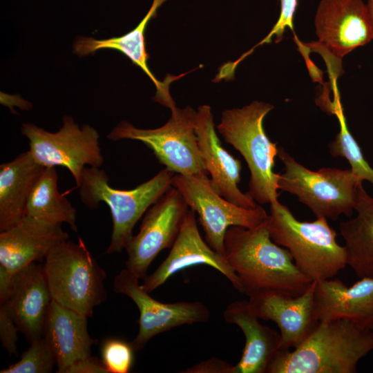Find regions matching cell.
<instances>
[{
  "instance_id": "cell-1",
  "label": "cell",
  "mask_w": 373,
  "mask_h": 373,
  "mask_svg": "<svg viewBox=\"0 0 373 373\" xmlns=\"http://www.w3.org/2000/svg\"><path fill=\"white\" fill-rule=\"evenodd\" d=\"M224 247V256L247 296L265 290L298 296L312 283L297 268L289 251L272 240L267 220L254 228L230 227Z\"/></svg>"
},
{
  "instance_id": "cell-2",
  "label": "cell",
  "mask_w": 373,
  "mask_h": 373,
  "mask_svg": "<svg viewBox=\"0 0 373 373\" xmlns=\"http://www.w3.org/2000/svg\"><path fill=\"white\" fill-rule=\"evenodd\" d=\"M372 350L370 327L347 319L318 322L291 351L278 350L266 373H354Z\"/></svg>"
},
{
  "instance_id": "cell-3",
  "label": "cell",
  "mask_w": 373,
  "mask_h": 373,
  "mask_svg": "<svg viewBox=\"0 0 373 373\" xmlns=\"http://www.w3.org/2000/svg\"><path fill=\"white\" fill-rule=\"evenodd\" d=\"M267 227L272 240L289 251L297 268L312 282L332 278L347 265L345 248L337 242L325 217L300 221L278 200L270 204Z\"/></svg>"
},
{
  "instance_id": "cell-4",
  "label": "cell",
  "mask_w": 373,
  "mask_h": 373,
  "mask_svg": "<svg viewBox=\"0 0 373 373\" xmlns=\"http://www.w3.org/2000/svg\"><path fill=\"white\" fill-rule=\"evenodd\" d=\"M266 102L254 101L242 108L224 110L216 126L224 140L237 150L250 171L247 192L259 204L278 200V173L274 172L278 148L265 133L263 120L274 109Z\"/></svg>"
},
{
  "instance_id": "cell-5",
  "label": "cell",
  "mask_w": 373,
  "mask_h": 373,
  "mask_svg": "<svg viewBox=\"0 0 373 373\" xmlns=\"http://www.w3.org/2000/svg\"><path fill=\"white\" fill-rule=\"evenodd\" d=\"M175 173L164 168L150 180L133 189L121 190L109 184L104 169L95 166L84 169L79 193L82 202L90 209H96L100 202L110 209L113 231L106 253H120L132 237L137 221L172 186Z\"/></svg>"
},
{
  "instance_id": "cell-6",
  "label": "cell",
  "mask_w": 373,
  "mask_h": 373,
  "mask_svg": "<svg viewBox=\"0 0 373 373\" xmlns=\"http://www.w3.org/2000/svg\"><path fill=\"white\" fill-rule=\"evenodd\" d=\"M44 268L52 298L80 314L91 316L106 298V274L80 237L55 246Z\"/></svg>"
},
{
  "instance_id": "cell-7",
  "label": "cell",
  "mask_w": 373,
  "mask_h": 373,
  "mask_svg": "<svg viewBox=\"0 0 373 373\" xmlns=\"http://www.w3.org/2000/svg\"><path fill=\"white\" fill-rule=\"evenodd\" d=\"M278 156L285 171L278 173V189L296 195L316 218L333 220L352 214L357 186L363 182L352 170L325 167L312 171L297 162L283 148Z\"/></svg>"
},
{
  "instance_id": "cell-8",
  "label": "cell",
  "mask_w": 373,
  "mask_h": 373,
  "mask_svg": "<svg viewBox=\"0 0 373 373\" xmlns=\"http://www.w3.org/2000/svg\"><path fill=\"white\" fill-rule=\"evenodd\" d=\"M167 122L153 129L138 128L123 120L107 135L113 141L137 140L148 146L158 162L176 174L207 178L195 131L197 111L175 107Z\"/></svg>"
},
{
  "instance_id": "cell-9",
  "label": "cell",
  "mask_w": 373,
  "mask_h": 373,
  "mask_svg": "<svg viewBox=\"0 0 373 373\" xmlns=\"http://www.w3.org/2000/svg\"><path fill=\"white\" fill-rule=\"evenodd\" d=\"M62 122V126L55 133L25 123L21 133L28 138V151L37 162L45 167L66 168L78 187L86 165L100 167L104 162L99 135L88 124L80 128L70 116H64Z\"/></svg>"
},
{
  "instance_id": "cell-10",
  "label": "cell",
  "mask_w": 373,
  "mask_h": 373,
  "mask_svg": "<svg viewBox=\"0 0 373 373\" xmlns=\"http://www.w3.org/2000/svg\"><path fill=\"white\" fill-rule=\"evenodd\" d=\"M172 186L180 192L189 209L198 213L205 241L222 256L224 254V236L230 227L254 228L268 218L260 204L245 208L220 195L211 186L209 177L175 173Z\"/></svg>"
},
{
  "instance_id": "cell-11",
  "label": "cell",
  "mask_w": 373,
  "mask_h": 373,
  "mask_svg": "<svg viewBox=\"0 0 373 373\" xmlns=\"http://www.w3.org/2000/svg\"><path fill=\"white\" fill-rule=\"evenodd\" d=\"M189 209L180 192L171 186L144 213L140 230L128 241L126 268L144 279L155 257L171 248Z\"/></svg>"
},
{
  "instance_id": "cell-12",
  "label": "cell",
  "mask_w": 373,
  "mask_h": 373,
  "mask_svg": "<svg viewBox=\"0 0 373 373\" xmlns=\"http://www.w3.org/2000/svg\"><path fill=\"white\" fill-rule=\"evenodd\" d=\"M126 268L114 278L113 290L129 297L140 312L139 331L131 343L135 351L143 349L154 336L183 325L207 322L210 311L202 302L164 303L152 298Z\"/></svg>"
},
{
  "instance_id": "cell-13",
  "label": "cell",
  "mask_w": 373,
  "mask_h": 373,
  "mask_svg": "<svg viewBox=\"0 0 373 373\" xmlns=\"http://www.w3.org/2000/svg\"><path fill=\"white\" fill-rule=\"evenodd\" d=\"M314 25L318 44L337 58L373 39L368 9L363 0H321Z\"/></svg>"
},
{
  "instance_id": "cell-14",
  "label": "cell",
  "mask_w": 373,
  "mask_h": 373,
  "mask_svg": "<svg viewBox=\"0 0 373 373\" xmlns=\"http://www.w3.org/2000/svg\"><path fill=\"white\" fill-rule=\"evenodd\" d=\"M315 282L298 296L265 290L249 296L252 312L259 319L276 324L280 334L281 350L298 345L318 323L314 304Z\"/></svg>"
},
{
  "instance_id": "cell-15",
  "label": "cell",
  "mask_w": 373,
  "mask_h": 373,
  "mask_svg": "<svg viewBox=\"0 0 373 373\" xmlns=\"http://www.w3.org/2000/svg\"><path fill=\"white\" fill-rule=\"evenodd\" d=\"M170 252L151 274L146 276L142 288L150 293L177 272L196 265L210 266L225 276L233 287L242 294L240 280L224 256L204 241L198 229L195 212L189 209Z\"/></svg>"
},
{
  "instance_id": "cell-16",
  "label": "cell",
  "mask_w": 373,
  "mask_h": 373,
  "mask_svg": "<svg viewBox=\"0 0 373 373\" xmlns=\"http://www.w3.org/2000/svg\"><path fill=\"white\" fill-rule=\"evenodd\" d=\"M195 131L204 164L210 175L213 189L228 201L245 207L254 208L258 204L238 188L241 162L222 146L215 129L213 115L208 105L197 110Z\"/></svg>"
},
{
  "instance_id": "cell-17",
  "label": "cell",
  "mask_w": 373,
  "mask_h": 373,
  "mask_svg": "<svg viewBox=\"0 0 373 373\" xmlns=\"http://www.w3.org/2000/svg\"><path fill=\"white\" fill-rule=\"evenodd\" d=\"M52 296L44 265L32 262L12 276L5 304L27 340L42 337Z\"/></svg>"
},
{
  "instance_id": "cell-18",
  "label": "cell",
  "mask_w": 373,
  "mask_h": 373,
  "mask_svg": "<svg viewBox=\"0 0 373 373\" xmlns=\"http://www.w3.org/2000/svg\"><path fill=\"white\" fill-rule=\"evenodd\" d=\"M68 237L61 224L46 222L26 215L0 233V267L13 275L45 258L55 246Z\"/></svg>"
},
{
  "instance_id": "cell-19",
  "label": "cell",
  "mask_w": 373,
  "mask_h": 373,
  "mask_svg": "<svg viewBox=\"0 0 373 373\" xmlns=\"http://www.w3.org/2000/svg\"><path fill=\"white\" fill-rule=\"evenodd\" d=\"M314 296L319 322L347 319L371 329L373 276L361 278L350 287L333 278L315 282Z\"/></svg>"
},
{
  "instance_id": "cell-20",
  "label": "cell",
  "mask_w": 373,
  "mask_h": 373,
  "mask_svg": "<svg viewBox=\"0 0 373 373\" xmlns=\"http://www.w3.org/2000/svg\"><path fill=\"white\" fill-rule=\"evenodd\" d=\"M223 318L227 323L238 326L245 338L242 356L234 365L233 373H266L269 363L280 350V332L262 325L248 300L229 303Z\"/></svg>"
},
{
  "instance_id": "cell-21",
  "label": "cell",
  "mask_w": 373,
  "mask_h": 373,
  "mask_svg": "<svg viewBox=\"0 0 373 373\" xmlns=\"http://www.w3.org/2000/svg\"><path fill=\"white\" fill-rule=\"evenodd\" d=\"M166 1L167 0H153L148 12L137 26L122 36L104 39H97L90 37H78L73 44V52L81 57L101 49H114L121 52L134 64L139 66L153 82L156 88L153 100L171 111L177 106L170 95L169 84L181 76L170 75L164 82L159 81L148 66L149 56L144 42V30L149 21L155 15L158 8Z\"/></svg>"
},
{
  "instance_id": "cell-22",
  "label": "cell",
  "mask_w": 373,
  "mask_h": 373,
  "mask_svg": "<svg viewBox=\"0 0 373 373\" xmlns=\"http://www.w3.org/2000/svg\"><path fill=\"white\" fill-rule=\"evenodd\" d=\"M87 318L52 300L44 336L56 358L59 373H66L75 361L90 355L95 343L89 335Z\"/></svg>"
},
{
  "instance_id": "cell-23",
  "label": "cell",
  "mask_w": 373,
  "mask_h": 373,
  "mask_svg": "<svg viewBox=\"0 0 373 373\" xmlns=\"http://www.w3.org/2000/svg\"><path fill=\"white\" fill-rule=\"evenodd\" d=\"M45 168L29 151L0 165V231L26 216L30 193Z\"/></svg>"
},
{
  "instance_id": "cell-24",
  "label": "cell",
  "mask_w": 373,
  "mask_h": 373,
  "mask_svg": "<svg viewBox=\"0 0 373 373\" xmlns=\"http://www.w3.org/2000/svg\"><path fill=\"white\" fill-rule=\"evenodd\" d=\"M356 216L339 225L345 241L347 265L360 278L373 276V198L357 186L354 207Z\"/></svg>"
},
{
  "instance_id": "cell-25",
  "label": "cell",
  "mask_w": 373,
  "mask_h": 373,
  "mask_svg": "<svg viewBox=\"0 0 373 373\" xmlns=\"http://www.w3.org/2000/svg\"><path fill=\"white\" fill-rule=\"evenodd\" d=\"M55 167H46L29 196L26 215L51 223H66L77 232V213L71 202L58 189Z\"/></svg>"
},
{
  "instance_id": "cell-26",
  "label": "cell",
  "mask_w": 373,
  "mask_h": 373,
  "mask_svg": "<svg viewBox=\"0 0 373 373\" xmlns=\"http://www.w3.org/2000/svg\"><path fill=\"white\" fill-rule=\"evenodd\" d=\"M335 115L339 122L340 131L329 145L330 154L334 157L345 158L351 166V170L362 181L366 180L373 186V169L365 160L360 146L350 133L343 109L339 108Z\"/></svg>"
},
{
  "instance_id": "cell-27",
  "label": "cell",
  "mask_w": 373,
  "mask_h": 373,
  "mask_svg": "<svg viewBox=\"0 0 373 373\" xmlns=\"http://www.w3.org/2000/svg\"><path fill=\"white\" fill-rule=\"evenodd\" d=\"M56 364L55 354L43 336L30 342L17 363L12 364L1 373H49Z\"/></svg>"
},
{
  "instance_id": "cell-28",
  "label": "cell",
  "mask_w": 373,
  "mask_h": 373,
  "mask_svg": "<svg viewBox=\"0 0 373 373\" xmlns=\"http://www.w3.org/2000/svg\"><path fill=\"white\" fill-rule=\"evenodd\" d=\"M134 351L131 343L108 338L102 345V361L108 373H128L133 365Z\"/></svg>"
},
{
  "instance_id": "cell-29",
  "label": "cell",
  "mask_w": 373,
  "mask_h": 373,
  "mask_svg": "<svg viewBox=\"0 0 373 373\" xmlns=\"http://www.w3.org/2000/svg\"><path fill=\"white\" fill-rule=\"evenodd\" d=\"M280 12L278 19L269 33L251 50L254 51L257 46L269 43L273 37H276V42L280 41L286 28L294 32V16L298 6V0H280Z\"/></svg>"
},
{
  "instance_id": "cell-30",
  "label": "cell",
  "mask_w": 373,
  "mask_h": 373,
  "mask_svg": "<svg viewBox=\"0 0 373 373\" xmlns=\"http://www.w3.org/2000/svg\"><path fill=\"white\" fill-rule=\"evenodd\" d=\"M19 331L5 304H0V338L3 347L10 354L17 355V332Z\"/></svg>"
},
{
  "instance_id": "cell-31",
  "label": "cell",
  "mask_w": 373,
  "mask_h": 373,
  "mask_svg": "<svg viewBox=\"0 0 373 373\" xmlns=\"http://www.w3.org/2000/svg\"><path fill=\"white\" fill-rule=\"evenodd\" d=\"M234 365L229 363L224 360L218 358H211L209 359L200 362L193 366L188 367L182 372L185 373H233Z\"/></svg>"
},
{
  "instance_id": "cell-32",
  "label": "cell",
  "mask_w": 373,
  "mask_h": 373,
  "mask_svg": "<svg viewBox=\"0 0 373 373\" xmlns=\"http://www.w3.org/2000/svg\"><path fill=\"white\" fill-rule=\"evenodd\" d=\"M66 373H108L102 361L91 355L73 363Z\"/></svg>"
},
{
  "instance_id": "cell-33",
  "label": "cell",
  "mask_w": 373,
  "mask_h": 373,
  "mask_svg": "<svg viewBox=\"0 0 373 373\" xmlns=\"http://www.w3.org/2000/svg\"><path fill=\"white\" fill-rule=\"evenodd\" d=\"M366 5L368 9L373 30V0H367Z\"/></svg>"
},
{
  "instance_id": "cell-34",
  "label": "cell",
  "mask_w": 373,
  "mask_h": 373,
  "mask_svg": "<svg viewBox=\"0 0 373 373\" xmlns=\"http://www.w3.org/2000/svg\"><path fill=\"white\" fill-rule=\"evenodd\" d=\"M371 330H372V335H373V321H372V325H371Z\"/></svg>"
}]
</instances>
